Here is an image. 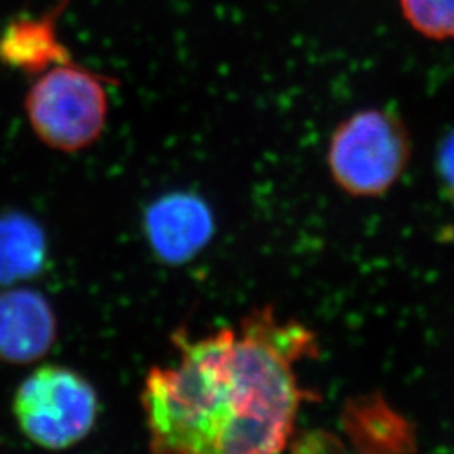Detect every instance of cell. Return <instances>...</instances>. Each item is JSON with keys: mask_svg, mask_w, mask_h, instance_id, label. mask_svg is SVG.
Instances as JSON below:
<instances>
[{"mask_svg": "<svg viewBox=\"0 0 454 454\" xmlns=\"http://www.w3.org/2000/svg\"><path fill=\"white\" fill-rule=\"evenodd\" d=\"M407 22L427 39H454V0H399Z\"/></svg>", "mask_w": 454, "mask_h": 454, "instance_id": "obj_11", "label": "cell"}, {"mask_svg": "<svg viewBox=\"0 0 454 454\" xmlns=\"http://www.w3.org/2000/svg\"><path fill=\"white\" fill-rule=\"evenodd\" d=\"M179 360L152 367L140 392L153 453L224 454L234 422V328L206 337L174 333Z\"/></svg>", "mask_w": 454, "mask_h": 454, "instance_id": "obj_2", "label": "cell"}, {"mask_svg": "<svg viewBox=\"0 0 454 454\" xmlns=\"http://www.w3.org/2000/svg\"><path fill=\"white\" fill-rule=\"evenodd\" d=\"M58 340V317L33 288L0 292V362L29 365L46 357Z\"/></svg>", "mask_w": 454, "mask_h": 454, "instance_id": "obj_7", "label": "cell"}, {"mask_svg": "<svg viewBox=\"0 0 454 454\" xmlns=\"http://www.w3.org/2000/svg\"><path fill=\"white\" fill-rule=\"evenodd\" d=\"M436 174L441 189L454 206V129L439 142L436 153Z\"/></svg>", "mask_w": 454, "mask_h": 454, "instance_id": "obj_12", "label": "cell"}, {"mask_svg": "<svg viewBox=\"0 0 454 454\" xmlns=\"http://www.w3.org/2000/svg\"><path fill=\"white\" fill-rule=\"evenodd\" d=\"M144 229L157 260L168 266H182L209 246L215 223L209 204L202 197L174 192L148 206Z\"/></svg>", "mask_w": 454, "mask_h": 454, "instance_id": "obj_6", "label": "cell"}, {"mask_svg": "<svg viewBox=\"0 0 454 454\" xmlns=\"http://www.w3.org/2000/svg\"><path fill=\"white\" fill-rule=\"evenodd\" d=\"M24 110L44 145L76 153L95 145L108 120L105 80L78 63L49 67L33 82Z\"/></svg>", "mask_w": 454, "mask_h": 454, "instance_id": "obj_3", "label": "cell"}, {"mask_svg": "<svg viewBox=\"0 0 454 454\" xmlns=\"http://www.w3.org/2000/svg\"><path fill=\"white\" fill-rule=\"evenodd\" d=\"M69 0H61L41 17H20L0 34V63L29 76H39L49 67L73 63V54L59 39L58 17Z\"/></svg>", "mask_w": 454, "mask_h": 454, "instance_id": "obj_8", "label": "cell"}, {"mask_svg": "<svg viewBox=\"0 0 454 454\" xmlns=\"http://www.w3.org/2000/svg\"><path fill=\"white\" fill-rule=\"evenodd\" d=\"M341 426L357 451H412L414 431L380 394L352 399L341 412Z\"/></svg>", "mask_w": 454, "mask_h": 454, "instance_id": "obj_9", "label": "cell"}, {"mask_svg": "<svg viewBox=\"0 0 454 454\" xmlns=\"http://www.w3.org/2000/svg\"><path fill=\"white\" fill-rule=\"evenodd\" d=\"M317 333L283 320L268 305L234 328L236 412L224 454L281 453L290 448L300 407L315 394L298 382L296 365L318 356Z\"/></svg>", "mask_w": 454, "mask_h": 454, "instance_id": "obj_1", "label": "cell"}, {"mask_svg": "<svg viewBox=\"0 0 454 454\" xmlns=\"http://www.w3.org/2000/svg\"><path fill=\"white\" fill-rule=\"evenodd\" d=\"M411 140L404 123L389 110L369 108L332 133L326 163L333 182L345 194H386L406 170Z\"/></svg>", "mask_w": 454, "mask_h": 454, "instance_id": "obj_4", "label": "cell"}, {"mask_svg": "<svg viewBox=\"0 0 454 454\" xmlns=\"http://www.w3.org/2000/svg\"><path fill=\"white\" fill-rule=\"evenodd\" d=\"M14 416L39 448L61 451L91 434L99 416L95 386L71 367L41 365L17 387Z\"/></svg>", "mask_w": 454, "mask_h": 454, "instance_id": "obj_5", "label": "cell"}, {"mask_svg": "<svg viewBox=\"0 0 454 454\" xmlns=\"http://www.w3.org/2000/svg\"><path fill=\"white\" fill-rule=\"evenodd\" d=\"M48 261L43 226L24 212L0 214V286L39 275Z\"/></svg>", "mask_w": 454, "mask_h": 454, "instance_id": "obj_10", "label": "cell"}]
</instances>
